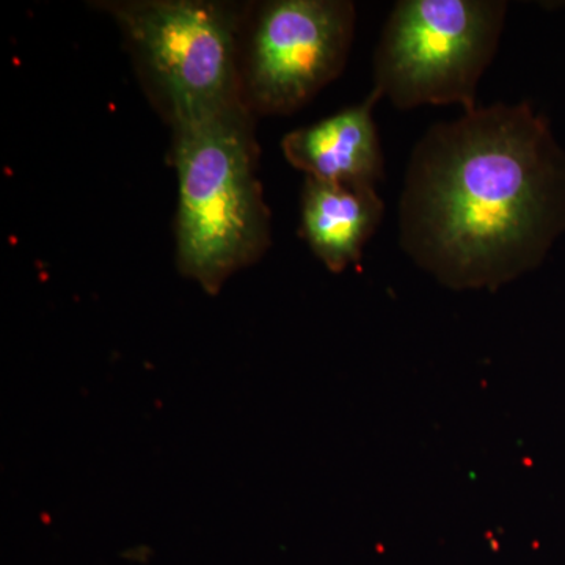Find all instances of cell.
<instances>
[{
  "instance_id": "obj_1",
  "label": "cell",
  "mask_w": 565,
  "mask_h": 565,
  "mask_svg": "<svg viewBox=\"0 0 565 565\" xmlns=\"http://www.w3.org/2000/svg\"><path fill=\"white\" fill-rule=\"evenodd\" d=\"M399 243L452 289H497L535 269L565 232V152L526 103L429 129L412 152Z\"/></svg>"
},
{
  "instance_id": "obj_2",
  "label": "cell",
  "mask_w": 565,
  "mask_h": 565,
  "mask_svg": "<svg viewBox=\"0 0 565 565\" xmlns=\"http://www.w3.org/2000/svg\"><path fill=\"white\" fill-rule=\"evenodd\" d=\"M256 115L247 104L172 129L178 174L177 264L204 291L258 262L270 212L258 180Z\"/></svg>"
},
{
  "instance_id": "obj_3",
  "label": "cell",
  "mask_w": 565,
  "mask_h": 565,
  "mask_svg": "<svg viewBox=\"0 0 565 565\" xmlns=\"http://www.w3.org/2000/svg\"><path fill=\"white\" fill-rule=\"evenodd\" d=\"M95 6L120 25L141 85L170 128L245 103L244 44L252 6L206 0Z\"/></svg>"
},
{
  "instance_id": "obj_4",
  "label": "cell",
  "mask_w": 565,
  "mask_h": 565,
  "mask_svg": "<svg viewBox=\"0 0 565 565\" xmlns=\"http://www.w3.org/2000/svg\"><path fill=\"white\" fill-rule=\"evenodd\" d=\"M508 2L403 0L374 54V92L397 109L476 107L482 74L498 51Z\"/></svg>"
},
{
  "instance_id": "obj_5",
  "label": "cell",
  "mask_w": 565,
  "mask_h": 565,
  "mask_svg": "<svg viewBox=\"0 0 565 565\" xmlns=\"http://www.w3.org/2000/svg\"><path fill=\"white\" fill-rule=\"evenodd\" d=\"M355 33L349 0H273L252 7L244 98L255 115H288L343 73Z\"/></svg>"
},
{
  "instance_id": "obj_6",
  "label": "cell",
  "mask_w": 565,
  "mask_h": 565,
  "mask_svg": "<svg viewBox=\"0 0 565 565\" xmlns=\"http://www.w3.org/2000/svg\"><path fill=\"white\" fill-rule=\"evenodd\" d=\"M374 90L362 104L296 129L281 141L282 154L310 180L374 185L384 177V154L374 121Z\"/></svg>"
},
{
  "instance_id": "obj_7",
  "label": "cell",
  "mask_w": 565,
  "mask_h": 565,
  "mask_svg": "<svg viewBox=\"0 0 565 565\" xmlns=\"http://www.w3.org/2000/svg\"><path fill=\"white\" fill-rule=\"evenodd\" d=\"M374 185L307 178L302 191V236L332 273L362 258L363 247L384 217Z\"/></svg>"
}]
</instances>
